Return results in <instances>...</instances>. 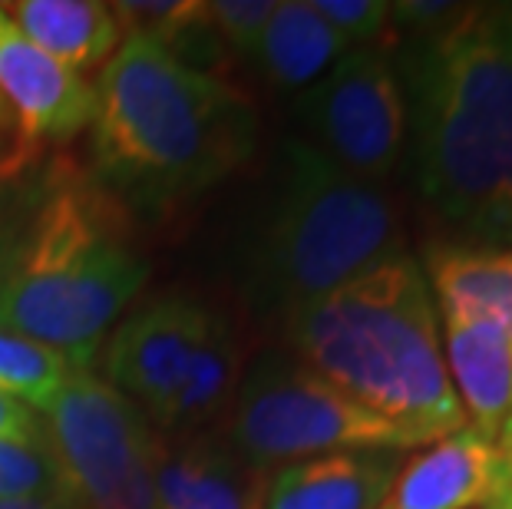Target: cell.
Masks as SVG:
<instances>
[{
	"instance_id": "cell-1",
	"label": "cell",
	"mask_w": 512,
	"mask_h": 509,
	"mask_svg": "<svg viewBox=\"0 0 512 509\" xmlns=\"http://www.w3.org/2000/svg\"><path fill=\"white\" fill-rule=\"evenodd\" d=\"M413 179L463 245L512 248V17L466 4L407 40L400 70Z\"/></svg>"
},
{
	"instance_id": "cell-2",
	"label": "cell",
	"mask_w": 512,
	"mask_h": 509,
	"mask_svg": "<svg viewBox=\"0 0 512 509\" xmlns=\"http://www.w3.org/2000/svg\"><path fill=\"white\" fill-rule=\"evenodd\" d=\"M93 90L90 176L129 212L176 209L255 156L252 100L156 40L123 37Z\"/></svg>"
},
{
	"instance_id": "cell-3",
	"label": "cell",
	"mask_w": 512,
	"mask_h": 509,
	"mask_svg": "<svg viewBox=\"0 0 512 509\" xmlns=\"http://www.w3.org/2000/svg\"><path fill=\"white\" fill-rule=\"evenodd\" d=\"M129 225L133 212L90 172L50 166L0 235V324L93 371L149 275Z\"/></svg>"
},
{
	"instance_id": "cell-4",
	"label": "cell",
	"mask_w": 512,
	"mask_h": 509,
	"mask_svg": "<svg viewBox=\"0 0 512 509\" xmlns=\"http://www.w3.org/2000/svg\"><path fill=\"white\" fill-rule=\"evenodd\" d=\"M281 324L288 354L400 427L417 447L466 427L427 275L407 252L370 265Z\"/></svg>"
},
{
	"instance_id": "cell-5",
	"label": "cell",
	"mask_w": 512,
	"mask_h": 509,
	"mask_svg": "<svg viewBox=\"0 0 512 509\" xmlns=\"http://www.w3.org/2000/svg\"><path fill=\"white\" fill-rule=\"evenodd\" d=\"M390 192L288 139L238 245V281L252 308L281 321L370 265L403 252Z\"/></svg>"
},
{
	"instance_id": "cell-6",
	"label": "cell",
	"mask_w": 512,
	"mask_h": 509,
	"mask_svg": "<svg viewBox=\"0 0 512 509\" xmlns=\"http://www.w3.org/2000/svg\"><path fill=\"white\" fill-rule=\"evenodd\" d=\"M255 470L351 450H410L407 433L324 381L288 351L248 357L242 381L215 427Z\"/></svg>"
},
{
	"instance_id": "cell-7",
	"label": "cell",
	"mask_w": 512,
	"mask_h": 509,
	"mask_svg": "<svg viewBox=\"0 0 512 509\" xmlns=\"http://www.w3.org/2000/svg\"><path fill=\"white\" fill-rule=\"evenodd\" d=\"M47 414V440L83 509H156L162 433L96 371H73Z\"/></svg>"
},
{
	"instance_id": "cell-8",
	"label": "cell",
	"mask_w": 512,
	"mask_h": 509,
	"mask_svg": "<svg viewBox=\"0 0 512 509\" xmlns=\"http://www.w3.org/2000/svg\"><path fill=\"white\" fill-rule=\"evenodd\" d=\"M304 143L351 176L377 182L394 172L407 143L403 83L380 47L347 50L318 83L298 93Z\"/></svg>"
},
{
	"instance_id": "cell-9",
	"label": "cell",
	"mask_w": 512,
	"mask_h": 509,
	"mask_svg": "<svg viewBox=\"0 0 512 509\" xmlns=\"http://www.w3.org/2000/svg\"><path fill=\"white\" fill-rule=\"evenodd\" d=\"M222 308L199 301L182 291L149 298L119 318L103 344V381L152 420L159 433L185 391L192 364L205 338L212 334Z\"/></svg>"
},
{
	"instance_id": "cell-10",
	"label": "cell",
	"mask_w": 512,
	"mask_h": 509,
	"mask_svg": "<svg viewBox=\"0 0 512 509\" xmlns=\"http://www.w3.org/2000/svg\"><path fill=\"white\" fill-rule=\"evenodd\" d=\"M0 96L27 139H70L90 129L96 90L34 47L0 7Z\"/></svg>"
},
{
	"instance_id": "cell-11",
	"label": "cell",
	"mask_w": 512,
	"mask_h": 509,
	"mask_svg": "<svg viewBox=\"0 0 512 509\" xmlns=\"http://www.w3.org/2000/svg\"><path fill=\"white\" fill-rule=\"evenodd\" d=\"M506 486H512V467L503 447L463 427L400 463L384 509H486Z\"/></svg>"
},
{
	"instance_id": "cell-12",
	"label": "cell",
	"mask_w": 512,
	"mask_h": 509,
	"mask_svg": "<svg viewBox=\"0 0 512 509\" xmlns=\"http://www.w3.org/2000/svg\"><path fill=\"white\" fill-rule=\"evenodd\" d=\"M265 476L219 430L162 437L156 509H261Z\"/></svg>"
},
{
	"instance_id": "cell-13",
	"label": "cell",
	"mask_w": 512,
	"mask_h": 509,
	"mask_svg": "<svg viewBox=\"0 0 512 509\" xmlns=\"http://www.w3.org/2000/svg\"><path fill=\"white\" fill-rule=\"evenodd\" d=\"M397 450L328 453L268 470L261 509H384L400 473Z\"/></svg>"
},
{
	"instance_id": "cell-14",
	"label": "cell",
	"mask_w": 512,
	"mask_h": 509,
	"mask_svg": "<svg viewBox=\"0 0 512 509\" xmlns=\"http://www.w3.org/2000/svg\"><path fill=\"white\" fill-rule=\"evenodd\" d=\"M440 341L466 427L499 443L512 410V341L486 321L440 314Z\"/></svg>"
},
{
	"instance_id": "cell-15",
	"label": "cell",
	"mask_w": 512,
	"mask_h": 509,
	"mask_svg": "<svg viewBox=\"0 0 512 509\" xmlns=\"http://www.w3.org/2000/svg\"><path fill=\"white\" fill-rule=\"evenodd\" d=\"M423 275L440 314L486 321L512 341V248L430 245Z\"/></svg>"
},
{
	"instance_id": "cell-16",
	"label": "cell",
	"mask_w": 512,
	"mask_h": 509,
	"mask_svg": "<svg viewBox=\"0 0 512 509\" xmlns=\"http://www.w3.org/2000/svg\"><path fill=\"white\" fill-rule=\"evenodd\" d=\"M0 7L34 47L73 73L106 63L123 43L113 7L100 0H17Z\"/></svg>"
},
{
	"instance_id": "cell-17",
	"label": "cell",
	"mask_w": 512,
	"mask_h": 509,
	"mask_svg": "<svg viewBox=\"0 0 512 509\" xmlns=\"http://www.w3.org/2000/svg\"><path fill=\"white\" fill-rule=\"evenodd\" d=\"M347 50L351 47L334 34L328 20L314 10V4L288 0V4H275V14H271L248 63H255V70L275 90L304 93Z\"/></svg>"
},
{
	"instance_id": "cell-18",
	"label": "cell",
	"mask_w": 512,
	"mask_h": 509,
	"mask_svg": "<svg viewBox=\"0 0 512 509\" xmlns=\"http://www.w3.org/2000/svg\"><path fill=\"white\" fill-rule=\"evenodd\" d=\"M73 367L47 344L0 324V397L30 410H47L63 391Z\"/></svg>"
},
{
	"instance_id": "cell-19",
	"label": "cell",
	"mask_w": 512,
	"mask_h": 509,
	"mask_svg": "<svg viewBox=\"0 0 512 509\" xmlns=\"http://www.w3.org/2000/svg\"><path fill=\"white\" fill-rule=\"evenodd\" d=\"M47 493H70L47 430L34 433V437L0 440V500Z\"/></svg>"
},
{
	"instance_id": "cell-20",
	"label": "cell",
	"mask_w": 512,
	"mask_h": 509,
	"mask_svg": "<svg viewBox=\"0 0 512 509\" xmlns=\"http://www.w3.org/2000/svg\"><path fill=\"white\" fill-rule=\"evenodd\" d=\"M123 37H146L179 50L205 20V4L195 0H156V4H110Z\"/></svg>"
},
{
	"instance_id": "cell-21",
	"label": "cell",
	"mask_w": 512,
	"mask_h": 509,
	"mask_svg": "<svg viewBox=\"0 0 512 509\" xmlns=\"http://www.w3.org/2000/svg\"><path fill=\"white\" fill-rule=\"evenodd\" d=\"M275 14V0H212L205 4V24L219 47L232 57L252 60L268 20Z\"/></svg>"
},
{
	"instance_id": "cell-22",
	"label": "cell",
	"mask_w": 512,
	"mask_h": 509,
	"mask_svg": "<svg viewBox=\"0 0 512 509\" xmlns=\"http://www.w3.org/2000/svg\"><path fill=\"white\" fill-rule=\"evenodd\" d=\"M314 10L328 20V27L347 47H374L390 30L387 0H314Z\"/></svg>"
},
{
	"instance_id": "cell-23",
	"label": "cell",
	"mask_w": 512,
	"mask_h": 509,
	"mask_svg": "<svg viewBox=\"0 0 512 509\" xmlns=\"http://www.w3.org/2000/svg\"><path fill=\"white\" fill-rule=\"evenodd\" d=\"M40 430H43V420L37 417V410L17 404V400H10V397H0V440L34 437Z\"/></svg>"
},
{
	"instance_id": "cell-24",
	"label": "cell",
	"mask_w": 512,
	"mask_h": 509,
	"mask_svg": "<svg viewBox=\"0 0 512 509\" xmlns=\"http://www.w3.org/2000/svg\"><path fill=\"white\" fill-rule=\"evenodd\" d=\"M0 509H83L73 493H47V496H20V500H0Z\"/></svg>"
},
{
	"instance_id": "cell-25",
	"label": "cell",
	"mask_w": 512,
	"mask_h": 509,
	"mask_svg": "<svg viewBox=\"0 0 512 509\" xmlns=\"http://www.w3.org/2000/svg\"><path fill=\"white\" fill-rule=\"evenodd\" d=\"M499 447H503L506 460H509V467H512V410H509V417H506L503 433H499Z\"/></svg>"
},
{
	"instance_id": "cell-26",
	"label": "cell",
	"mask_w": 512,
	"mask_h": 509,
	"mask_svg": "<svg viewBox=\"0 0 512 509\" xmlns=\"http://www.w3.org/2000/svg\"><path fill=\"white\" fill-rule=\"evenodd\" d=\"M486 509H512V486H506L503 493H496L493 500L486 503Z\"/></svg>"
},
{
	"instance_id": "cell-27",
	"label": "cell",
	"mask_w": 512,
	"mask_h": 509,
	"mask_svg": "<svg viewBox=\"0 0 512 509\" xmlns=\"http://www.w3.org/2000/svg\"><path fill=\"white\" fill-rule=\"evenodd\" d=\"M10 119H14V116H10V106L4 103V96H0V129H4Z\"/></svg>"
},
{
	"instance_id": "cell-28",
	"label": "cell",
	"mask_w": 512,
	"mask_h": 509,
	"mask_svg": "<svg viewBox=\"0 0 512 509\" xmlns=\"http://www.w3.org/2000/svg\"><path fill=\"white\" fill-rule=\"evenodd\" d=\"M509 17H512V4H509Z\"/></svg>"
}]
</instances>
